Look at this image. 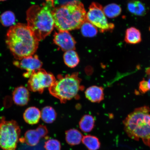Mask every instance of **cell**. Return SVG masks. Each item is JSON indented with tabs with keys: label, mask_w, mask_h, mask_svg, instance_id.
<instances>
[{
	"label": "cell",
	"mask_w": 150,
	"mask_h": 150,
	"mask_svg": "<svg viewBox=\"0 0 150 150\" xmlns=\"http://www.w3.org/2000/svg\"><path fill=\"white\" fill-rule=\"evenodd\" d=\"M6 42L17 60L33 55L39 45V41L27 25L22 23H18L9 28Z\"/></svg>",
	"instance_id": "1"
},
{
	"label": "cell",
	"mask_w": 150,
	"mask_h": 150,
	"mask_svg": "<svg viewBox=\"0 0 150 150\" xmlns=\"http://www.w3.org/2000/svg\"><path fill=\"white\" fill-rule=\"evenodd\" d=\"M55 8L53 0H46L41 6H32L27 11V25L39 42L53 30L55 25L52 11Z\"/></svg>",
	"instance_id": "2"
},
{
	"label": "cell",
	"mask_w": 150,
	"mask_h": 150,
	"mask_svg": "<svg viewBox=\"0 0 150 150\" xmlns=\"http://www.w3.org/2000/svg\"><path fill=\"white\" fill-rule=\"evenodd\" d=\"M86 14L83 4L77 0L56 7L52 11L54 25L59 31L79 29L87 20Z\"/></svg>",
	"instance_id": "3"
},
{
	"label": "cell",
	"mask_w": 150,
	"mask_h": 150,
	"mask_svg": "<svg viewBox=\"0 0 150 150\" xmlns=\"http://www.w3.org/2000/svg\"><path fill=\"white\" fill-rule=\"evenodd\" d=\"M125 132L130 138L142 140L150 146V108L144 106L135 109L123 122Z\"/></svg>",
	"instance_id": "4"
},
{
	"label": "cell",
	"mask_w": 150,
	"mask_h": 150,
	"mask_svg": "<svg viewBox=\"0 0 150 150\" xmlns=\"http://www.w3.org/2000/svg\"><path fill=\"white\" fill-rule=\"evenodd\" d=\"M81 82L78 73L64 76L59 75L57 80L49 88V91L50 94L59 99L61 103H65L75 98L82 89Z\"/></svg>",
	"instance_id": "5"
},
{
	"label": "cell",
	"mask_w": 150,
	"mask_h": 150,
	"mask_svg": "<svg viewBox=\"0 0 150 150\" xmlns=\"http://www.w3.org/2000/svg\"><path fill=\"white\" fill-rule=\"evenodd\" d=\"M21 130L17 122L0 119V147L3 150H16Z\"/></svg>",
	"instance_id": "6"
},
{
	"label": "cell",
	"mask_w": 150,
	"mask_h": 150,
	"mask_svg": "<svg viewBox=\"0 0 150 150\" xmlns=\"http://www.w3.org/2000/svg\"><path fill=\"white\" fill-rule=\"evenodd\" d=\"M56 80L55 77L51 73L41 69L31 74L28 81V88L31 91L42 93L45 89L49 88Z\"/></svg>",
	"instance_id": "7"
},
{
	"label": "cell",
	"mask_w": 150,
	"mask_h": 150,
	"mask_svg": "<svg viewBox=\"0 0 150 150\" xmlns=\"http://www.w3.org/2000/svg\"><path fill=\"white\" fill-rule=\"evenodd\" d=\"M86 19L102 33L112 31L114 27V24L108 22L102 6L96 3H93L90 5Z\"/></svg>",
	"instance_id": "8"
},
{
	"label": "cell",
	"mask_w": 150,
	"mask_h": 150,
	"mask_svg": "<svg viewBox=\"0 0 150 150\" xmlns=\"http://www.w3.org/2000/svg\"><path fill=\"white\" fill-rule=\"evenodd\" d=\"M13 64L19 68L27 71L23 74L26 78H29L33 72L41 69L42 65L37 55L28 56L20 60L15 61Z\"/></svg>",
	"instance_id": "9"
},
{
	"label": "cell",
	"mask_w": 150,
	"mask_h": 150,
	"mask_svg": "<svg viewBox=\"0 0 150 150\" xmlns=\"http://www.w3.org/2000/svg\"><path fill=\"white\" fill-rule=\"evenodd\" d=\"M54 42L64 51L74 50L76 48V42L68 31H59L54 35Z\"/></svg>",
	"instance_id": "10"
},
{
	"label": "cell",
	"mask_w": 150,
	"mask_h": 150,
	"mask_svg": "<svg viewBox=\"0 0 150 150\" xmlns=\"http://www.w3.org/2000/svg\"><path fill=\"white\" fill-rule=\"evenodd\" d=\"M30 97L28 89L23 86L16 88L13 93V100L15 104L18 106L27 105L30 100Z\"/></svg>",
	"instance_id": "11"
},
{
	"label": "cell",
	"mask_w": 150,
	"mask_h": 150,
	"mask_svg": "<svg viewBox=\"0 0 150 150\" xmlns=\"http://www.w3.org/2000/svg\"><path fill=\"white\" fill-rule=\"evenodd\" d=\"M85 93L86 98L93 103H100L104 99V89L102 87L91 86L86 90Z\"/></svg>",
	"instance_id": "12"
},
{
	"label": "cell",
	"mask_w": 150,
	"mask_h": 150,
	"mask_svg": "<svg viewBox=\"0 0 150 150\" xmlns=\"http://www.w3.org/2000/svg\"><path fill=\"white\" fill-rule=\"evenodd\" d=\"M41 117V112L35 107H31L26 110L23 114V118L26 122L33 125L38 123Z\"/></svg>",
	"instance_id": "13"
},
{
	"label": "cell",
	"mask_w": 150,
	"mask_h": 150,
	"mask_svg": "<svg viewBox=\"0 0 150 150\" xmlns=\"http://www.w3.org/2000/svg\"><path fill=\"white\" fill-rule=\"evenodd\" d=\"M41 137L36 130H28L24 134V137L21 138L19 141L21 143H25L31 146H35L38 144Z\"/></svg>",
	"instance_id": "14"
},
{
	"label": "cell",
	"mask_w": 150,
	"mask_h": 150,
	"mask_svg": "<svg viewBox=\"0 0 150 150\" xmlns=\"http://www.w3.org/2000/svg\"><path fill=\"white\" fill-rule=\"evenodd\" d=\"M125 40L129 44H138L142 40L141 35L139 30L134 27L127 29L125 33Z\"/></svg>",
	"instance_id": "15"
},
{
	"label": "cell",
	"mask_w": 150,
	"mask_h": 150,
	"mask_svg": "<svg viewBox=\"0 0 150 150\" xmlns=\"http://www.w3.org/2000/svg\"><path fill=\"white\" fill-rule=\"evenodd\" d=\"M65 135L67 143L72 146L79 145L83 138L81 133L76 129H71L67 131Z\"/></svg>",
	"instance_id": "16"
},
{
	"label": "cell",
	"mask_w": 150,
	"mask_h": 150,
	"mask_svg": "<svg viewBox=\"0 0 150 150\" xmlns=\"http://www.w3.org/2000/svg\"><path fill=\"white\" fill-rule=\"evenodd\" d=\"M63 59L65 64L71 68L76 67L80 62L78 54L74 50L66 52L64 55Z\"/></svg>",
	"instance_id": "17"
},
{
	"label": "cell",
	"mask_w": 150,
	"mask_h": 150,
	"mask_svg": "<svg viewBox=\"0 0 150 150\" xmlns=\"http://www.w3.org/2000/svg\"><path fill=\"white\" fill-rule=\"evenodd\" d=\"M95 120L92 116L85 115L79 122L81 130L84 132H89L93 130L95 126Z\"/></svg>",
	"instance_id": "18"
},
{
	"label": "cell",
	"mask_w": 150,
	"mask_h": 150,
	"mask_svg": "<svg viewBox=\"0 0 150 150\" xmlns=\"http://www.w3.org/2000/svg\"><path fill=\"white\" fill-rule=\"evenodd\" d=\"M41 114L42 120L47 123L53 122L55 121L57 115L55 110L50 106H46L43 108Z\"/></svg>",
	"instance_id": "19"
},
{
	"label": "cell",
	"mask_w": 150,
	"mask_h": 150,
	"mask_svg": "<svg viewBox=\"0 0 150 150\" xmlns=\"http://www.w3.org/2000/svg\"><path fill=\"white\" fill-rule=\"evenodd\" d=\"M82 142L89 150H97L100 147L98 138L95 136L86 135L83 137Z\"/></svg>",
	"instance_id": "20"
},
{
	"label": "cell",
	"mask_w": 150,
	"mask_h": 150,
	"mask_svg": "<svg viewBox=\"0 0 150 150\" xmlns=\"http://www.w3.org/2000/svg\"><path fill=\"white\" fill-rule=\"evenodd\" d=\"M80 28L82 35L84 37H94L98 32L96 27L87 20L82 24Z\"/></svg>",
	"instance_id": "21"
},
{
	"label": "cell",
	"mask_w": 150,
	"mask_h": 150,
	"mask_svg": "<svg viewBox=\"0 0 150 150\" xmlns=\"http://www.w3.org/2000/svg\"><path fill=\"white\" fill-rule=\"evenodd\" d=\"M103 11L106 16L110 18L116 17L121 14V7L115 4H110L103 8Z\"/></svg>",
	"instance_id": "22"
},
{
	"label": "cell",
	"mask_w": 150,
	"mask_h": 150,
	"mask_svg": "<svg viewBox=\"0 0 150 150\" xmlns=\"http://www.w3.org/2000/svg\"><path fill=\"white\" fill-rule=\"evenodd\" d=\"M0 21L5 27H9L13 25L16 21V17L12 11H7L1 15Z\"/></svg>",
	"instance_id": "23"
},
{
	"label": "cell",
	"mask_w": 150,
	"mask_h": 150,
	"mask_svg": "<svg viewBox=\"0 0 150 150\" xmlns=\"http://www.w3.org/2000/svg\"><path fill=\"white\" fill-rule=\"evenodd\" d=\"M44 147L46 150H61V145L58 140L50 139L45 142Z\"/></svg>",
	"instance_id": "24"
},
{
	"label": "cell",
	"mask_w": 150,
	"mask_h": 150,
	"mask_svg": "<svg viewBox=\"0 0 150 150\" xmlns=\"http://www.w3.org/2000/svg\"><path fill=\"white\" fill-rule=\"evenodd\" d=\"M134 14L138 16H142L145 14L146 9L142 3L139 1H134Z\"/></svg>",
	"instance_id": "25"
},
{
	"label": "cell",
	"mask_w": 150,
	"mask_h": 150,
	"mask_svg": "<svg viewBox=\"0 0 150 150\" xmlns=\"http://www.w3.org/2000/svg\"><path fill=\"white\" fill-rule=\"evenodd\" d=\"M41 137H44L48 134V130L46 127L42 125H39L36 129Z\"/></svg>",
	"instance_id": "26"
},
{
	"label": "cell",
	"mask_w": 150,
	"mask_h": 150,
	"mask_svg": "<svg viewBox=\"0 0 150 150\" xmlns=\"http://www.w3.org/2000/svg\"><path fill=\"white\" fill-rule=\"evenodd\" d=\"M35 147L33 146L28 145L26 144L22 143L21 146L19 147L18 150H35Z\"/></svg>",
	"instance_id": "27"
},
{
	"label": "cell",
	"mask_w": 150,
	"mask_h": 150,
	"mask_svg": "<svg viewBox=\"0 0 150 150\" xmlns=\"http://www.w3.org/2000/svg\"><path fill=\"white\" fill-rule=\"evenodd\" d=\"M147 86L148 91H150V78L147 81Z\"/></svg>",
	"instance_id": "28"
},
{
	"label": "cell",
	"mask_w": 150,
	"mask_h": 150,
	"mask_svg": "<svg viewBox=\"0 0 150 150\" xmlns=\"http://www.w3.org/2000/svg\"><path fill=\"white\" fill-rule=\"evenodd\" d=\"M6 1V0H0V1Z\"/></svg>",
	"instance_id": "29"
}]
</instances>
